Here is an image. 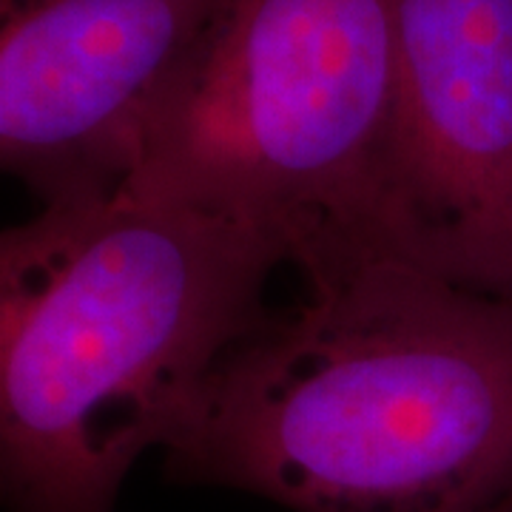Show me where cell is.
Wrapping results in <instances>:
<instances>
[{
  "mask_svg": "<svg viewBox=\"0 0 512 512\" xmlns=\"http://www.w3.org/2000/svg\"><path fill=\"white\" fill-rule=\"evenodd\" d=\"M202 382L165 476L291 512H493L512 498V296L390 256L305 271Z\"/></svg>",
  "mask_w": 512,
  "mask_h": 512,
  "instance_id": "cell-1",
  "label": "cell"
},
{
  "mask_svg": "<svg viewBox=\"0 0 512 512\" xmlns=\"http://www.w3.org/2000/svg\"><path fill=\"white\" fill-rule=\"evenodd\" d=\"M279 265L274 237L126 185L0 228V512H117Z\"/></svg>",
  "mask_w": 512,
  "mask_h": 512,
  "instance_id": "cell-2",
  "label": "cell"
},
{
  "mask_svg": "<svg viewBox=\"0 0 512 512\" xmlns=\"http://www.w3.org/2000/svg\"><path fill=\"white\" fill-rule=\"evenodd\" d=\"M512 296V0H393V100L342 242Z\"/></svg>",
  "mask_w": 512,
  "mask_h": 512,
  "instance_id": "cell-4",
  "label": "cell"
},
{
  "mask_svg": "<svg viewBox=\"0 0 512 512\" xmlns=\"http://www.w3.org/2000/svg\"><path fill=\"white\" fill-rule=\"evenodd\" d=\"M493 512H512V498H510V501H504L501 507H495Z\"/></svg>",
  "mask_w": 512,
  "mask_h": 512,
  "instance_id": "cell-6",
  "label": "cell"
},
{
  "mask_svg": "<svg viewBox=\"0 0 512 512\" xmlns=\"http://www.w3.org/2000/svg\"><path fill=\"white\" fill-rule=\"evenodd\" d=\"M234 0H0V174L40 205L126 183Z\"/></svg>",
  "mask_w": 512,
  "mask_h": 512,
  "instance_id": "cell-5",
  "label": "cell"
},
{
  "mask_svg": "<svg viewBox=\"0 0 512 512\" xmlns=\"http://www.w3.org/2000/svg\"><path fill=\"white\" fill-rule=\"evenodd\" d=\"M393 100V0H234L148 123L126 188L274 237L348 231Z\"/></svg>",
  "mask_w": 512,
  "mask_h": 512,
  "instance_id": "cell-3",
  "label": "cell"
}]
</instances>
